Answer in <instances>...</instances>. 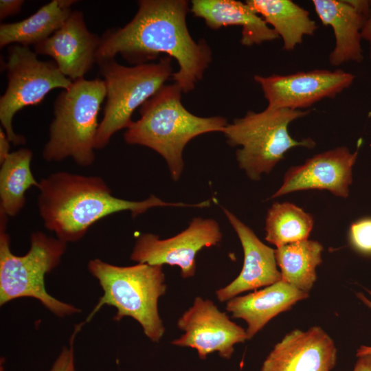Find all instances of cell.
I'll return each instance as SVG.
<instances>
[{
    "label": "cell",
    "mask_w": 371,
    "mask_h": 371,
    "mask_svg": "<svg viewBox=\"0 0 371 371\" xmlns=\"http://www.w3.org/2000/svg\"><path fill=\"white\" fill-rule=\"evenodd\" d=\"M137 4L129 23L101 36L96 62L120 54L136 65L166 54L179 65L172 76L174 82L183 93L192 91L212 63V52L205 40L194 41L188 30V1L141 0Z\"/></svg>",
    "instance_id": "cell-1"
},
{
    "label": "cell",
    "mask_w": 371,
    "mask_h": 371,
    "mask_svg": "<svg viewBox=\"0 0 371 371\" xmlns=\"http://www.w3.org/2000/svg\"><path fill=\"white\" fill-rule=\"evenodd\" d=\"M38 208L45 227L67 243L80 240L91 225L112 214L128 211L132 217L156 207H201V203H168L155 195L140 201L116 197L99 177L67 172L39 181Z\"/></svg>",
    "instance_id": "cell-2"
},
{
    "label": "cell",
    "mask_w": 371,
    "mask_h": 371,
    "mask_svg": "<svg viewBox=\"0 0 371 371\" xmlns=\"http://www.w3.org/2000/svg\"><path fill=\"white\" fill-rule=\"evenodd\" d=\"M181 88L164 85L140 107V117L126 129L124 139L159 153L166 161L174 181L184 167L183 152L193 138L210 132H223L228 124L221 116L199 117L188 111L181 102Z\"/></svg>",
    "instance_id": "cell-3"
},
{
    "label": "cell",
    "mask_w": 371,
    "mask_h": 371,
    "mask_svg": "<svg viewBox=\"0 0 371 371\" xmlns=\"http://www.w3.org/2000/svg\"><path fill=\"white\" fill-rule=\"evenodd\" d=\"M87 268L104 292L87 321L103 305L111 306L117 309L114 320L131 317L150 341L158 342L165 332L158 310L159 299L167 287L162 266L137 263L121 267L95 258Z\"/></svg>",
    "instance_id": "cell-4"
},
{
    "label": "cell",
    "mask_w": 371,
    "mask_h": 371,
    "mask_svg": "<svg viewBox=\"0 0 371 371\" xmlns=\"http://www.w3.org/2000/svg\"><path fill=\"white\" fill-rule=\"evenodd\" d=\"M106 98L103 79L80 78L61 91L54 104V119L49 140L42 155L47 161L71 157L82 166L95 160L98 117Z\"/></svg>",
    "instance_id": "cell-5"
},
{
    "label": "cell",
    "mask_w": 371,
    "mask_h": 371,
    "mask_svg": "<svg viewBox=\"0 0 371 371\" xmlns=\"http://www.w3.org/2000/svg\"><path fill=\"white\" fill-rule=\"evenodd\" d=\"M7 222L8 216L0 212V305L32 297L58 317L79 313L80 308L52 296L45 286V276L59 265L67 243L35 232L31 234L28 251L16 256L10 249Z\"/></svg>",
    "instance_id": "cell-6"
},
{
    "label": "cell",
    "mask_w": 371,
    "mask_h": 371,
    "mask_svg": "<svg viewBox=\"0 0 371 371\" xmlns=\"http://www.w3.org/2000/svg\"><path fill=\"white\" fill-rule=\"evenodd\" d=\"M311 111L269 106L260 112L249 111L227 124L222 133L229 146H240L236 153L238 166L251 180L257 181L262 173L270 172L291 148L315 146L312 139L298 141L288 131L293 121Z\"/></svg>",
    "instance_id": "cell-7"
},
{
    "label": "cell",
    "mask_w": 371,
    "mask_h": 371,
    "mask_svg": "<svg viewBox=\"0 0 371 371\" xmlns=\"http://www.w3.org/2000/svg\"><path fill=\"white\" fill-rule=\"evenodd\" d=\"M96 63L105 84L106 98L95 142V148L102 149L116 132L131 126L135 110L154 95L174 72L172 58L168 56L157 63L132 67L120 65L115 58Z\"/></svg>",
    "instance_id": "cell-8"
},
{
    "label": "cell",
    "mask_w": 371,
    "mask_h": 371,
    "mask_svg": "<svg viewBox=\"0 0 371 371\" xmlns=\"http://www.w3.org/2000/svg\"><path fill=\"white\" fill-rule=\"evenodd\" d=\"M8 52V85L0 98V121L9 141L21 145L25 138L14 131V115L25 106L41 103L52 89H69L73 81L62 74L54 61L38 60L28 46L14 44Z\"/></svg>",
    "instance_id": "cell-9"
},
{
    "label": "cell",
    "mask_w": 371,
    "mask_h": 371,
    "mask_svg": "<svg viewBox=\"0 0 371 371\" xmlns=\"http://www.w3.org/2000/svg\"><path fill=\"white\" fill-rule=\"evenodd\" d=\"M222 237L215 220L194 218L185 230L167 239H160L150 233L141 234L130 258L137 263L177 266L181 269V276L187 278L195 273L197 253L204 247L216 245Z\"/></svg>",
    "instance_id": "cell-10"
},
{
    "label": "cell",
    "mask_w": 371,
    "mask_h": 371,
    "mask_svg": "<svg viewBox=\"0 0 371 371\" xmlns=\"http://www.w3.org/2000/svg\"><path fill=\"white\" fill-rule=\"evenodd\" d=\"M267 106L302 110L324 99L335 97L348 88L355 76L341 69H317L291 74L255 75Z\"/></svg>",
    "instance_id": "cell-11"
},
{
    "label": "cell",
    "mask_w": 371,
    "mask_h": 371,
    "mask_svg": "<svg viewBox=\"0 0 371 371\" xmlns=\"http://www.w3.org/2000/svg\"><path fill=\"white\" fill-rule=\"evenodd\" d=\"M178 328L184 331L173 345L195 349L200 359L217 352L229 359L234 346L247 339L246 330L232 322L210 300L196 297L192 306L180 317Z\"/></svg>",
    "instance_id": "cell-12"
},
{
    "label": "cell",
    "mask_w": 371,
    "mask_h": 371,
    "mask_svg": "<svg viewBox=\"0 0 371 371\" xmlns=\"http://www.w3.org/2000/svg\"><path fill=\"white\" fill-rule=\"evenodd\" d=\"M100 42L101 37L87 28L82 12L74 10L52 35L34 45V52L52 57L62 74L75 81L96 63Z\"/></svg>",
    "instance_id": "cell-13"
},
{
    "label": "cell",
    "mask_w": 371,
    "mask_h": 371,
    "mask_svg": "<svg viewBox=\"0 0 371 371\" xmlns=\"http://www.w3.org/2000/svg\"><path fill=\"white\" fill-rule=\"evenodd\" d=\"M358 150L350 153L346 146L319 153L284 175L282 186L271 196L276 198L300 190H327L341 197L348 196L352 183V168Z\"/></svg>",
    "instance_id": "cell-14"
},
{
    "label": "cell",
    "mask_w": 371,
    "mask_h": 371,
    "mask_svg": "<svg viewBox=\"0 0 371 371\" xmlns=\"http://www.w3.org/2000/svg\"><path fill=\"white\" fill-rule=\"evenodd\" d=\"M336 358L332 339L320 327L313 326L287 334L269 354L260 371H330Z\"/></svg>",
    "instance_id": "cell-15"
},
{
    "label": "cell",
    "mask_w": 371,
    "mask_h": 371,
    "mask_svg": "<svg viewBox=\"0 0 371 371\" xmlns=\"http://www.w3.org/2000/svg\"><path fill=\"white\" fill-rule=\"evenodd\" d=\"M223 211L239 238L243 249L244 262L238 276L216 291V297L221 302L243 292L269 286L282 279L281 273L277 268L275 249L265 245L230 211L224 207Z\"/></svg>",
    "instance_id": "cell-16"
},
{
    "label": "cell",
    "mask_w": 371,
    "mask_h": 371,
    "mask_svg": "<svg viewBox=\"0 0 371 371\" xmlns=\"http://www.w3.org/2000/svg\"><path fill=\"white\" fill-rule=\"evenodd\" d=\"M190 11L213 30L242 27L241 45L250 47L279 38L276 32L245 2L236 0H192Z\"/></svg>",
    "instance_id": "cell-17"
},
{
    "label": "cell",
    "mask_w": 371,
    "mask_h": 371,
    "mask_svg": "<svg viewBox=\"0 0 371 371\" xmlns=\"http://www.w3.org/2000/svg\"><path fill=\"white\" fill-rule=\"evenodd\" d=\"M308 294L280 280L266 288L227 301L226 310L247 324V339L252 338L279 313L289 310Z\"/></svg>",
    "instance_id": "cell-18"
},
{
    "label": "cell",
    "mask_w": 371,
    "mask_h": 371,
    "mask_svg": "<svg viewBox=\"0 0 371 371\" xmlns=\"http://www.w3.org/2000/svg\"><path fill=\"white\" fill-rule=\"evenodd\" d=\"M313 4L322 24L333 30L335 44L328 56L330 64L361 63L363 60L361 30L366 19L346 1L313 0Z\"/></svg>",
    "instance_id": "cell-19"
},
{
    "label": "cell",
    "mask_w": 371,
    "mask_h": 371,
    "mask_svg": "<svg viewBox=\"0 0 371 371\" xmlns=\"http://www.w3.org/2000/svg\"><path fill=\"white\" fill-rule=\"evenodd\" d=\"M75 0H52L36 12L16 23L0 25V47L10 44L36 45L58 30L71 14Z\"/></svg>",
    "instance_id": "cell-20"
},
{
    "label": "cell",
    "mask_w": 371,
    "mask_h": 371,
    "mask_svg": "<svg viewBox=\"0 0 371 371\" xmlns=\"http://www.w3.org/2000/svg\"><path fill=\"white\" fill-rule=\"evenodd\" d=\"M251 9L272 26L283 41V49L291 51L318 28L310 13L291 0H247Z\"/></svg>",
    "instance_id": "cell-21"
},
{
    "label": "cell",
    "mask_w": 371,
    "mask_h": 371,
    "mask_svg": "<svg viewBox=\"0 0 371 371\" xmlns=\"http://www.w3.org/2000/svg\"><path fill=\"white\" fill-rule=\"evenodd\" d=\"M32 152L20 148L10 153L1 163L0 212L15 216L24 207L26 191L39 186L31 170Z\"/></svg>",
    "instance_id": "cell-22"
},
{
    "label": "cell",
    "mask_w": 371,
    "mask_h": 371,
    "mask_svg": "<svg viewBox=\"0 0 371 371\" xmlns=\"http://www.w3.org/2000/svg\"><path fill=\"white\" fill-rule=\"evenodd\" d=\"M322 245L308 239L275 249L283 282L308 293L316 280V267L322 262Z\"/></svg>",
    "instance_id": "cell-23"
},
{
    "label": "cell",
    "mask_w": 371,
    "mask_h": 371,
    "mask_svg": "<svg viewBox=\"0 0 371 371\" xmlns=\"http://www.w3.org/2000/svg\"><path fill=\"white\" fill-rule=\"evenodd\" d=\"M313 225L312 216L302 209L290 203H275L266 218L265 240L277 247L306 240Z\"/></svg>",
    "instance_id": "cell-24"
},
{
    "label": "cell",
    "mask_w": 371,
    "mask_h": 371,
    "mask_svg": "<svg viewBox=\"0 0 371 371\" xmlns=\"http://www.w3.org/2000/svg\"><path fill=\"white\" fill-rule=\"evenodd\" d=\"M352 245L359 251L371 254V218L354 223L350 230Z\"/></svg>",
    "instance_id": "cell-25"
},
{
    "label": "cell",
    "mask_w": 371,
    "mask_h": 371,
    "mask_svg": "<svg viewBox=\"0 0 371 371\" xmlns=\"http://www.w3.org/2000/svg\"><path fill=\"white\" fill-rule=\"evenodd\" d=\"M83 324L84 323H80L75 326L74 333L70 337L69 348L63 347L49 371H75L74 343L77 333Z\"/></svg>",
    "instance_id": "cell-26"
},
{
    "label": "cell",
    "mask_w": 371,
    "mask_h": 371,
    "mask_svg": "<svg viewBox=\"0 0 371 371\" xmlns=\"http://www.w3.org/2000/svg\"><path fill=\"white\" fill-rule=\"evenodd\" d=\"M23 3V0H1L0 19L3 20L8 16L19 13Z\"/></svg>",
    "instance_id": "cell-27"
},
{
    "label": "cell",
    "mask_w": 371,
    "mask_h": 371,
    "mask_svg": "<svg viewBox=\"0 0 371 371\" xmlns=\"http://www.w3.org/2000/svg\"><path fill=\"white\" fill-rule=\"evenodd\" d=\"M10 141L3 129H0V163H1L10 153Z\"/></svg>",
    "instance_id": "cell-28"
},
{
    "label": "cell",
    "mask_w": 371,
    "mask_h": 371,
    "mask_svg": "<svg viewBox=\"0 0 371 371\" xmlns=\"http://www.w3.org/2000/svg\"><path fill=\"white\" fill-rule=\"evenodd\" d=\"M353 371H371V353L358 357Z\"/></svg>",
    "instance_id": "cell-29"
},
{
    "label": "cell",
    "mask_w": 371,
    "mask_h": 371,
    "mask_svg": "<svg viewBox=\"0 0 371 371\" xmlns=\"http://www.w3.org/2000/svg\"><path fill=\"white\" fill-rule=\"evenodd\" d=\"M368 292L371 295V291L368 290ZM357 296L363 304L371 308V301L368 300L363 293H357ZM369 353H371V346H361L357 350V356L359 357Z\"/></svg>",
    "instance_id": "cell-30"
},
{
    "label": "cell",
    "mask_w": 371,
    "mask_h": 371,
    "mask_svg": "<svg viewBox=\"0 0 371 371\" xmlns=\"http://www.w3.org/2000/svg\"><path fill=\"white\" fill-rule=\"evenodd\" d=\"M362 38L371 42V15L366 21L361 30Z\"/></svg>",
    "instance_id": "cell-31"
},
{
    "label": "cell",
    "mask_w": 371,
    "mask_h": 371,
    "mask_svg": "<svg viewBox=\"0 0 371 371\" xmlns=\"http://www.w3.org/2000/svg\"><path fill=\"white\" fill-rule=\"evenodd\" d=\"M370 60H371V42L370 43Z\"/></svg>",
    "instance_id": "cell-32"
}]
</instances>
